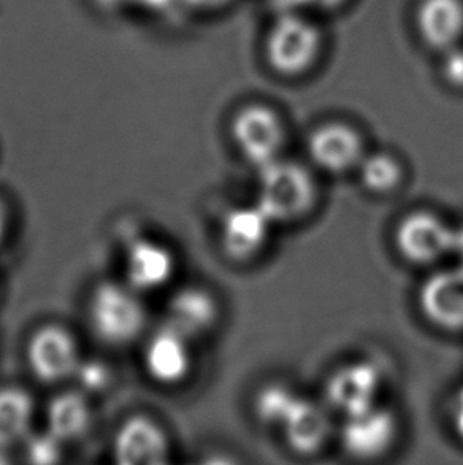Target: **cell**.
I'll list each match as a JSON object with an SVG mask.
<instances>
[{
	"label": "cell",
	"mask_w": 463,
	"mask_h": 465,
	"mask_svg": "<svg viewBox=\"0 0 463 465\" xmlns=\"http://www.w3.org/2000/svg\"><path fill=\"white\" fill-rule=\"evenodd\" d=\"M359 169L363 186L376 195L394 194L405 178V169L400 161L389 153L363 157Z\"/></svg>",
	"instance_id": "obj_20"
},
{
	"label": "cell",
	"mask_w": 463,
	"mask_h": 465,
	"mask_svg": "<svg viewBox=\"0 0 463 465\" xmlns=\"http://www.w3.org/2000/svg\"><path fill=\"white\" fill-rule=\"evenodd\" d=\"M337 429L335 413L324 401L300 396L280 430L292 453L313 458L337 439Z\"/></svg>",
	"instance_id": "obj_6"
},
{
	"label": "cell",
	"mask_w": 463,
	"mask_h": 465,
	"mask_svg": "<svg viewBox=\"0 0 463 465\" xmlns=\"http://www.w3.org/2000/svg\"><path fill=\"white\" fill-rule=\"evenodd\" d=\"M454 233L445 221L430 212H414L401 220L395 231V245L408 262H438L454 246Z\"/></svg>",
	"instance_id": "obj_7"
},
{
	"label": "cell",
	"mask_w": 463,
	"mask_h": 465,
	"mask_svg": "<svg viewBox=\"0 0 463 465\" xmlns=\"http://www.w3.org/2000/svg\"><path fill=\"white\" fill-rule=\"evenodd\" d=\"M195 465H241V462L229 453H210Z\"/></svg>",
	"instance_id": "obj_26"
},
{
	"label": "cell",
	"mask_w": 463,
	"mask_h": 465,
	"mask_svg": "<svg viewBox=\"0 0 463 465\" xmlns=\"http://www.w3.org/2000/svg\"><path fill=\"white\" fill-rule=\"evenodd\" d=\"M441 75L451 88L463 89V48L458 46L443 54Z\"/></svg>",
	"instance_id": "obj_24"
},
{
	"label": "cell",
	"mask_w": 463,
	"mask_h": 465,
	"mask_svg": "<svg viewBox=\"0 0 463 465\" xmlns=\"http://www.w3.org/2000/svg\"><path fill=\"white\" fill-rule=\"evenodd\" d=\"M6 231V214L5 208L2 205V202H0V243H2V240L5 237Z\"/></svg>",
	"instance_id": "obj_29"
},
{
	"label": "cell",
	"mask_w": 463,
	"mask_h": 465,
	"mask_svg": "<svg viewBox=\"0 0 463 465\" xmlns=\"http://www.w3.org/2000/svg\"><path fill=\"white\" fill-rule=\"evenodd\" d=\"M89 320L95 335L110 345H124L137 339L144 326V309L124 286L102 283L89 303Z\"/></svg>",
	"instance_id": "obj_5"
},
{
	"label": "cell",
	"mask_w": 463,
	"mask_h": 465,
	"mask_svg": "<svg viewBox=\"0 0 463 465\" xmlns=\"http://www.w3.org/2000/svg\"><path fill=\"white\" fill-rule=\"evenodd\" d=\"M91 409L86 397L70 391L53 397L46 410L48 432L63 443L80 440L91 428Z\"/></svg>",
	"instance_id": "obj_18"
},
{
	"label": "cell",
	"mask_w": 463,
	"mask_h": 465,
	"mask_svg": "<svg viewBox=\"0 0 463 465\" xmlns=\"http://www.w3.org/2000/svg\"><path fill=\"white\" fill-rule=\"evenodd\" d=\"M75 377L83 386V390L97 392L105 390L110 381V371L107 365L99 361H84L76 367Z\"/></svg>",
	"instance_id": "obj_23"
},
{
	"label": "cell",
	"mask_w": 463,
	"mask_h": 465,
	"mask_svg": "<svg viewBox=\"0 0 463 465\" xmlns=\"http://www.w3.org/2000/svg\"><path fill=\"white\" fill-rule=\"evenodd\" d=\"M449 418L454 434L458 435V440L463 441V388L452 399Z\"/></svg>",
	"instance_id": "obj_25"
},
{
	"label": "cell",
	"mask_w": 463,
	"mask_h": 465,
	"mask_svg": "<svg viewBox=\"0 0 463 465\" xmlns=\"http://www.w3.org/2000/svg\"><path fill=\"white\" fill-rule=\"evenodd\" d=\"M231 133L240 154L257 169L281 159L286 126L275 108L265 104L244 105L233 114Z\"/></svg>",
	"instance_id": "obj_4"
},
{
	"label": "cell",
	"mask_w": 463,
	"mask_h": 465,
	"mask_svg": "<svg viewBox=\"0 0 463 465\" xmlns=\"http://www.w3.org/2000/svg\"><path fill=\"white\" fill-rule=\"evenodd\" d=\"M195 465V464H194Z\"/></svg>",
	"instance_id": "obj_31"
},
{
	"label": "cell",
	"mask_w": 463,
	"mask_h": 465,
	"mask_svg": "<svg viewBox=\"0 0 463 465\" xmlns=\"http://www.w3.org/2000/svg\"><path fill=\"white\" fill-rule=\"evenodd\" d=\"M188 2L191 5L202 8V10H216V8L226 5L227 2H231V0H188Z\"/></svg>",
	"instance_id": "obj_27"
},
{
	"label": "cell",
	"mask_w": 463,
	"mask_h": 465,
	"mask_svg": "<svg viewBox=\"0 0 463 465\" xmlns=\"http://www.w3.org/2000/svg\"><path fill=\"white\" fill-rule=\"evenodd\" d=\"M34 405L18 388L0 390V447L10 448L31 435Z\"/></svg>",
	"instance_id": "obj_19"
},
{
	"label": "cell",
	"mask_w": 463,
	"mask_h": 465,
	"mask_svg": "<svg viewBox=\"0 0 463 465\" xmlns=\"http://www.w3.org/2000/svg\"><path fill=\"white\" fill-rule=\"evenodd\" d=\"M414 27L429 50L445 54L463 40V0H419Z\"/></svg>",
	"instance_id": "obj_13"
},
{
	"label": "cell",
	"mask_w": 463,
	"mask_h": 465,
	"mask_svg": "<svg viewBox=\"0 0 463 465\" xmlns=\"http://www.w3.org/2000/svg\"><path fill=\"white\" fill-rule=\"evenodd\" d=\"M316 202L318 184L305 165L278 159L259 170L256 205L273 224L300 223Z\"/></svg>",
	"instance_id": "obj_1"
},
{
	"label": "cell",
	"mask_w": 463,
	"mask_h": 465,
	"mask_svg": "<svg viewBox=\"0 0 463 465\" xmlns=\"http://www.w3.org/2000/svg\"><path fill=\"white\" fill-rule=\"evenodd\" d=\"M189 340L165 326L150 339L144 352V365L150 377L161 384L182 383L191 371Z\"/></svg>",
	"instance_id": "obj_14"
},
{
	"label": "cell",
	"mask_w": 463,
	"mask_h": 465,
	"mask_svg": "<svg viewBox=\"0 0 463 465\" xmlns=\"http://www.w3.org/2000/svg\"><path fill=\"white\" fill-rule=\"evenodd\" d=\"M114 464L170 465L169 437L156 421L133 416L114 437Z\"/></svg>",
	"instance_id": "obj_10"
},
{
	"label": "cell",
	"mask_w": 463,
	"mask_h": 465,
	"mask_svg": "<svg viewBox=\"0 0 463 465\" xmlns=\"http://www.w3.org/2000/svg\"><path fill=\"white\" fill-rule=\"evenodd\" d=\"M27 356L34 375L46 383L75 375L80 364L72 335L56 326H46L34 333Z\"/></svg>",
	"instance_id": "obj_12"
},
{
	"label": "cell",
	"mask_w": 463,
	"mask_h": 465,
	"mask_svg": "<svg viewBox=\"0 0 463 465\" xmlns=\"http://www.w3.org/2000/svg\"><path fill=\"white\" fill-rule=\"evenodd\" d=\"M218 314V303L212 294L197 288H188L172 297L167 326L188 340L195 339L213 329Z\"/></svg>",
	"instance_id": "obj_15"
},
{
	"label": "cell",
	"mask_w": 463,
	"mask_h": 465,
	"mask_svg": "<svg viewBox=\"0 0 463 465\" xmlns=\"http://www.w3.org/2000/svg\"><path fill=\"white\" fill-rule=\"evenodd\" d=\"M175 261L163 245L150 240H137L129 246L125 259L127 280L135 290H156L169 282Z\"/></svg>",
	"instance_id": "obj_16"
},
{
	"label": "cell",
	"mask_w": 463,
	"mask_h": 465,
	"mask_svg": "<svg viewBox=\"0 0 463 465\" xmlns=\"http://www.w3.org/2000/svg\"><path fill=\"white\" fill-rule=\"evenodd\" d=\"M25 460L29 465H59L63 460V441L50 434L29 435L25 440Z\"/></svg>",
	"instance_id": "obj_22"
},
{
	"label": "cell",
	"mask_w": 463,
	"mask_h": 465,
	"mask_svg": "<svg viewBox=\"0 0 463 465\" xmlns=\"http://www.w3.org/2000/svg\"><path fill=\"white\" fill-rule=\"evenodd\" d=\"M0 465H12V460L6 454V448L0 447Z\"/></svg>",
	"instance_id": "obj_30"
},
{
	"label": "cell",
	"mask_w": 463,
	"mask_h": 465,
	"mask_svg": "<svg viewBox=\"0 0 463 465\" xmlns=\"http://www.w3.org/2000/svg\"><path fill=\"white\" fill-rule=\"evenodd\" d=\"M273 223L256 203L232 208L221 224V245L229 258L250 262L269 245Z\"/></svg>",
	"instance_id": "obj_11"
},
{
	"label": "cell",
	"mask_w": 463,
	"mask_h": 465,
	"mask_svg": "<svg viewBox=\"0 0 463 465\" xmlns=\"http://www.w3.org/2000/svg\"><path fill=\"white\" fill-rule=\"evenodd\" d=\"M400 439V422L395 411L382 405L343 418L337 440L343 453L359 464H376L394 451Z\"/></svg>",
	"instance_id": "obj_3"
},
{
	"label": "cell",
	"mask_w": 463,
	"mask_h": 465,
	"mask_svg": "<svg viewBox=\"0 0 463 465\" xmlns=\"http://www.w3.org/2000/svg\"><path fill=\"white\" fill-rule=\"evenodd\" d=\"M300 396L282 383L263 386L254 399V413L265 428L281 429Z\"/></svg>",
	"instance_id": "obj_21"
},
{
	"label": "cell",
	"mask_w": 463,
	"mask_h": 465,
	"mask_svg": "<svg viewBox=\"0 0 463 465\" xmlns=\"http://www.w3.org/2000/svg\"><path fill=\"white\" fill-rule=\"evenodd\" d=\"M324 51V34L314 19L284 13L271 23L265 42L263 56L270 69L282 78H300L320 63Z\"/></svg>",
	"instance_id": "obj_2"
},
{
	"label": "cell",
	"mask_w": 463,
	"mask_h": 465,
	"mask_svg": "<svg viewBox=\"0 0 463 465\" xmlns=\"http://www.w3.org/2000/svg\"><path fill=\"white\" fill-rule=\"evenodd\" d=\"M308 2L320 10H335V8L345 5L348 0H308Z\"/></svg>",
	"instance_id": "obj_28"
},
{
	"label": "cell",
	"mask_w": 463,
	"mask_h": 465,
	"mask_svg": "<svg viewBox=\"0 0 463 465\" xmlns=\"http://www.w3.org/2000/svg\"><path fill=\"white\" fill-rule=\"evenodd\" d=\"M308 153L327 173H346L360 167L365 157L362 135L341 121L316 127L308 140Z\"/></svg>",
	"instance_id": "obj_9"
},
{
	"label": "cell",
	"mask_w": 463,
	"mask_h": 465,
	"mask_svg": "<svg viewBox=\"0 0 463 465\" xmlns=\"http://www.w3.org/2000/svg\"><path fill=\"white\" fill-rule=\"evenodd\" d=\"M422 309L446 329H463V273L451 272L433 277L422 291Z\"/></svg>",
	"instance_id": "obj_17"
},
{
	"label": "cell",
	"mask_w": 463,
	"mask_h": 465,
	"mask_svg": "<svg viewBox=\"0 0 463 465\" xmlns=\"http://www.w3.org/2000/svg\"><path fill=\"white\" fill-rule=\"evenodd\" d=\"M381 392V375L375 365L352 362L327 380L326 401L329 409L341 420L373 409Z\"/></svg>",
	"instance_id": "obj_8"
}]
</instances>
